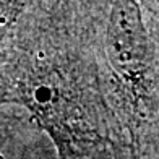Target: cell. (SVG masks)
Segmentation results:
<instances>
[{
  "mask_svg": "<svg viewBox=\"0 0 159 159\" xmlns=\"http://www.w3.org/2000/svg\"><path fill=\"white\" fill-rule=\"evenodd\" d=\"M0 104L25 107L59 159H119L94 60L67 30H39L0 50Z\"/></svg>",
  "mask_w": 159,
  "mask_h": 159,
  "instance_id": "obj_1",
  "label": "cell"
},
{
  "mask_svg": "<svg viewBox=\"0 0 159 159\" xmlns=\"http://www.w3.org/2000/svg\"><path fill=\"white\" fill-rule=\"evenodd\" d=\"M3 120H2V114H0V154H2V149H3ZM2 159V156H0Z\"/></svg>",
  "mask_w": 159,
  "mask_h": 159,
  "instance_id": "obj_3",
  "label": "cell"
},
{
  "mask_svg": "<svg viewBox=\"0 0 159 159\" xmlns=\"http://www.w3.org/2000/svg\"><path fill=\"white\" fill-rule=\"evenodd\" d=\"M47 0H0V34L8 31L30 10L41 8Z\"/></svg>",
  "mask_w": 159,
  "mask_h": 159,
  "instance_id": "obj_2",
  "label": "cell"
}]
</instances>
